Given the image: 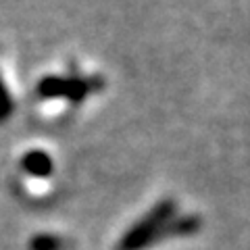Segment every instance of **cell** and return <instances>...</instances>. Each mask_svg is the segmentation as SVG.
Instances as JSON below:
<instances>
[{
	"label": "cell",
	"instance_id": "1",
	"mask_svg": "<svg viewBox=\"0 0 250 250\" xmlns=\"http://www.w3.org/2000/svg\"><path fill=\"white\" fill-rule=\"evenodd\" d=\"M175 202L171 198H165L156 205L150 213H146L136 225L123 233V238L119 242V250H142L150 244H156V236L163 229L171 217H175Z\"/></svg>",
	"mask_w": 250,
	"mask_h": 250
},
{
	"label": "cell",
	"instance_id": "2",
	"mask_svg": "<svg viewBox=\"0 0 250 250\" xmlns=\"http://www.w3.org/2000/svg\"><path fill=\"white\" fill-rule=\"evenodd\" d=\"M202 228V221L198 215H184V217H171L169 221L163 225V229L156 236V242L169 240V238H184V236H194Z\"/></svg>",
	"mask_w": 250,
	"mask_h": 250
},
{
	"label": "cell",
	"instance_id": "3",
	"mask_svg": "<svg viewBox=\"0 0 250 250\" xmlns=\"http://www.w3.org/2000/svg\"><path fill=\"white\" fill-rule=\"evenodd\" d=\"M21 167L25 173L34 177H48L54 169V163L50 159V154H46L44 150H29L27 154H23Z\"/></svg>",
	"mask_w": 250,
	"mask_h": 250
},
{
	"label": "cell",
	"instance_id": "4",
	"mask_svg": "<svg viewBox=\"0 0 250 250\" xmlns=\"http://www.w3.org/2000/svg\"><path fill=\"white\" fill-rule=\"evenodd\" d=\"M69 85H71V77L48 75V77H42L40 83H38V94L42 98H67Z\"/></svg>",
	"mask_w": 250,
	"mask_h": 250
},
{
	"label": "cell",
	"instance_id": "5",
	"mask_svg": "<svg viewBox=\"0 0 250 250\" xmlns=\"http://www.w3.org/2000/svg\"><path fill=\"white\" fill-rule=\"evenodd\" d=\"M65 242L52 233H38L29 240V250H62Z\"/></svg>",
	"mask_w": 250,
	"mask_h": 250
},
{
	"label": "cell",
	"instance_id": "6",
	"mask_svg": "<svg viewBox=\"0 0 250 250\" xmlns=\"http://www.w3.org/2000/svg\"><path fill=\"white\" fill-rule=\"evenodd\" d=\"M13 113V100H11V94L6 90V85L0 80V123L6 121Z\"/></svg>",
	"mask_w": 250,
	"mask_h": 250
}]
</instances>
